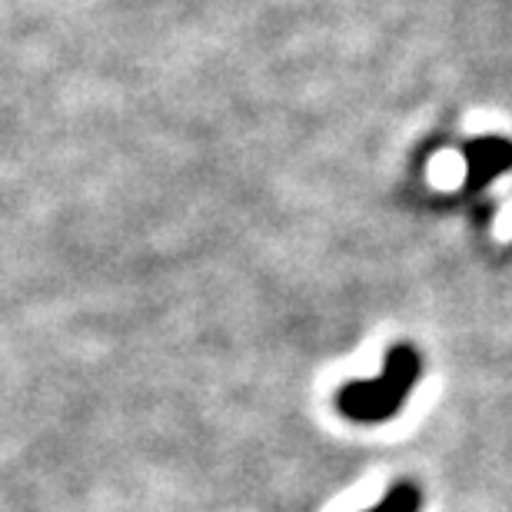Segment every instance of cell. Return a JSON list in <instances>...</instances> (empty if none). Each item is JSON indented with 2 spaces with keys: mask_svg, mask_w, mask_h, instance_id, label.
<instances>
[{
  "mask_svg": "<svg viewBox=\"0 0 512 512\" xmlns=\"http://www.w3.org/2000/svg\"><path fill=\"white\" fill-rule=\"evenodd\" d=\"M423 373V360L413 346H393L386 356V366L376 380L350 383L336 393V406L353 423H386L403 409L409 389L416 386Z\"/></svg>",
  "mask_w": 512,
  "mask_h": 512,
  "instance_id": "cell-1",
  "label": "cell"
},
{
  "mask_svg": "<svg viewBox=\"0 0 512 512\" xmlns=\"http://www.w3.org/2000/svg\"><path fill=\"white\" fill-rule=\"evenodd\" d=\"M466 160H469V190L486 187L489 180H496L499 173H506L512 167V143L506 137H483L466 147Z\"/></svg>",
  "mask_w": 512,
  "mask_h": 512,
  "instance_id": "cell-2",
  "label": "cell"
},
{
  "mask_svg": "<svg viewBox=\"0 0 512 512\" xmlns=\"http://www.w3.org/2000/svg\"><path fill=\"white\" fill-rule=\"evenodd\" d=\"M419 509H423V493H419L416 483L403 479V483H396L383 496L380 506H373V509H366V512H419Z\"/></svg>",
  "mask_w": 512,
  "mask_h": 512,
  "instance_id": "cell-3",
  "label": "cell"
}]
</instances>
